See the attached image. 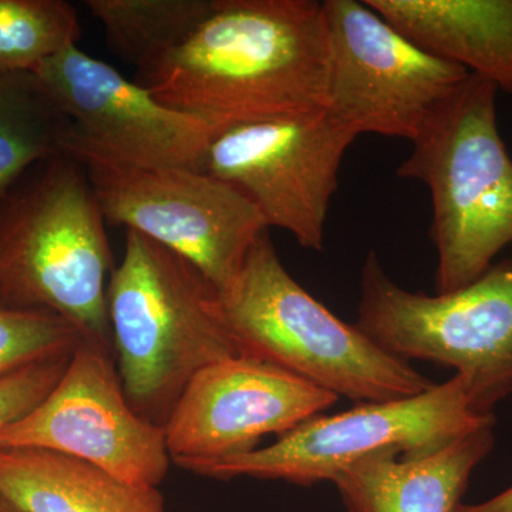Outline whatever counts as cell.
Returning <instances> with one entry per match:
<instances>
[{
    "instance_id": "obj_2",
    "label": "cell",
    "mask_w": 512,
    "mask_h": 512,
    "mask_svg": "<svg viewBox=\"0 0 512 512\" xmlns=\"http://www.w3.org/2000/svg\"><path fill=\"white\" fill-rule=\"evenodd\" d=\"M113 256L86 168L72 156L30 167L0 197V303L55 313L111 348Z\"/></svg>"
},
{
    "instance_id": "obj_16",
    "label": "cell",
    "mask_w": 512,
    "mask_h": 512,
    "mask_svg": "<svg viewBox=\"0 0 512 512\" xmlns=\"http://www.w3.org/2000/svg\"><path fill=\"white\" fill-rule=\"evenodd\" d=\"M0 497L23 512H167L158 488L39 448H0Z\"/></svg>"
},
{
    "instance_id": "obj_5",
    "label": "cell",
    "mask_w": 512,
    "mask_h": 512,
    "mask_svg": "<svg viewBox=\"0 0 512 512\" xmlns=\"http://www.w3.org/2000/svg\"><path fill=\"white\" fill-rule=\"evenodd\" d=\"M493 83L470 74L439 107L397 168L430 191L436 293L464 288L512 244V158Z\"/></svg>"
},
{
    "instance_id": "obj_12",
    "label": "cell",
    "mask_w": 512,
    "mask_h": 512,
    "mask_svg": "<svg viewBox=\"0 0 512 512\" xmlns=\"http://www.w3.org/2000/svg\"><path fill=\"white\" fill-rule=\"evenodd\" d=\"M72 123L67 156L137 168L200 170L215 131L190 114L171 109L143 84L77 45L35 70Z\"/></svg>"
},
{
    "instance_id": "obj_13",
    "label": "cell",
    "mask_w": 512,
    "mask_h": 512,
    "mask_svg": "<svg viewBox=\"0 0 512 512\" xmlns=\"http://www.w3.org/2000/svg\"><path fill=\"white\" fill-rule=\"evenodd\" d=\"M339 397L268 363L235 356L204 367L165 423L171 461L194 473L288 433Z\"/></svg>"
},
{
    "instance_id": "obj_14",
    "label": "cell",
    "mask_w": 512,
    "mask_h": 512,
    "mask_svg": "<svg viewBox=\"0 0 512 512\" xmlns=\"http://www.w3.org/2000/svg\"><path fill=\"white\" fill-rule=\"evenodd\" d=\"M494 427L423 456L386 450L333 478L348 512H457L471 474L491 453Z\"/></svg>"
},
{
    "instance_id": "obj_10",
    "label": "cell",
    "mask_w": 512,
    "mask_h": 512,
    "mask_svg": "<svg viewBox=\"0 0 512 512\" xmlns=\"http://www.w3.org/2000/svg\"><path fill=\"white\" fill-rule=\"evenodd\" d=\"M356 138L325 107L249 121L215 134L200 170L241 191L268 228L322 251L339 170Z\"/></svg>"
},
{
    "instance_id": "obj_22",
    "label": "cell",
    "mask_w": 512,
    "mask_h": 512,
    "mask_svg": "<svg viewBox=\"0 0 512 512\" xmlns=\"http://www.w3.org/2000/svg\"><path fill=\"white\" fill-rule=\"evenodd\" d=\"M457 512H512V487L480 504H461Z\"/></svg>"
},
{
    "instance_id": "obj_17",
    "label": "cell",
    "mask_w": 512,
    "mask_h": 512,
    "mask_svg": "<svg viewBox=\"0 0 512 512\" xmlns=\"http://www.w3.org/2000/svg\"><path fill=\"white\" fill-rule=\"evenodd\" d=\"M72 123L33 72H0V197L33 165L67 156Z\"/></svg>"
},
{
    "instance_id": "obj_6",
    "label": "cell",
    "mask_w": 512,
    "mask_h": 512,
    "mask_svg": "<svg viewBox=\"0 0 512 512\" xmlns=\"http://www.w3.org/2000/svg\"><path fill=\"white\" fill-rule=\"evenodd\" d=\"M356 326L394 357L456 369L478 413L491 416L512 396V259L464 288L430 296L397 285L370 251Z\"/></svg>"
},
{
    "instance_id": "obj_15",
    "label": "cell",
    "mask_w": 512,
    "mask_h": 512,
    "mask_svg": "<svg viewBox=\"0 0 512 512\" xmlns=\"http://www.w3.org/2000/svg\"><path fill=\"white\" fill-rule=\"evenodd\" d=\"M427 52L512 94V0H365Z\"/></svg>"
},
{
    "instance_id": "obj_3",
    "label": "cell",
    "mask_w": 512,
    "mask_h": 512,
    "mask_svg": "<svg viewBox=\"0 0 512 512\" xmlns=\"http://www.w3.org/2000/svg\"><path fill=\"white\" fill-rule=\"evenodd\" d=\"M215 311L239 356L268 363L357 403L390 402L434 383L384 352L296 282L265 231L238 274L215 291Z\"/></svg>"
},
{
    "instance_id": "obj_21",
    "label": "cell",
    "mask_w": 512,
    "mask_h": 512,
    "mask_svg": "<svg viewBox=\"0 0 512 512\" xmlns=\"http://www.w3.org/2000/svg\"><path fill=\"white\" fill-rule=\"evenodd\" d=\"M70 356L37 363L0 380V433L32 412L52 392Z\"/></svg>"
},
{
    "instance_id": "obj_1",
    "label": "cell",
    "mask_w": 512,
    "mask_h": 512,
    "mask_svg": "<svg viewBox=\"0 0 512 512\" xmlns=\"http://www.w3.org/2000/svg\"><path fill=\"white\" fill-rule=\"evenodd\" d=\"M328 25L316 0H214L183 46L141 74L165 106L215 133L323 109Z\"/></svg>"
},
{
    "instance_id": "obj_9",
    "label": "cell",
    "mask_w": 512,
    "mask_h": 512,
    "mask_svg": "<svg viewBox=\"0 0 512 512\" xmlns=\"http://www.w3.org/2000/svg\"><path fill=\"white\" fill-rule=\"evenodd\" d=\"M325 109L357 134L413 141L470 76L416 45L366 2L325 0Z\"/></svg>"
},
{
    "instance_id": "obj_18",
    "label": "cell",
    "mask_w": 512,
    "mask_h": 512,
    "mask_svg": "<svg viewBox=\"0 0 512 512\" xmlns=\"http://www.w3.org/2000/svg\"><path fill=\"white\" fill-rule=\"evenodd\" d=\"M117 55L140 74L183 46L210 15L214 0H86Z\"/></svg>"
},
{
    "instance_id": "obj_23",
    "label": "cell",
    "mask_w": 512,
    "mask_h": 512,
    "mask_svg": "<svg viewBox=\"0 0 512 512\" xmlns=\"http://www.w3.org/2000/svg\"><path fill=\"white\" fill-rule=\"evenodd\" d=\"M0 512H23V511H20L18 507H15V505L10 504L8 500H5V498L0 497Z\"/></svg>"
},
{
    "instance_id": "obj_8",
    "label": "cell",
    "mask_w": 512,
    "mask_h": 512,
    "mask_svg": "<svg viewBox=\"0 0 512 512\" xmlns=\"http://www.w3.org/2000/svg\"><path fill=\"white\" fill-rule=\"evenodd\" d=\"M107 222L126 227L194 265L215 291L238 274L268 231L241 191L195 168H137L83 158Z\"/></svg>"
},
{
    "instance_id": "obj_20",
    "label": "cell",
    "mask_w": 512,
    "mask_h": 512,
    "mask_svg": "<svg viewBox=\"0 0 512 512\" xmlns=\"http://www.w3.org/2000/svg\"><path fill=\"white\" fill-rule=\"evenodd\" d=\"M82 335L55 313L0 303V380L46 360L70 356Z\"/></svg>"
},
{
    "instance_id": "obj_11",
    "label": "cell",
    "mask_w": 512,
    "mask_h": 512,
    "mask_svg": "<svg viewBox=\"0 0 512 512\" xmlns=\"http://www.w3.org/2000/svg\"><path fill=\"white\" fill-rule=\"evenodd\" d=\"M113 355L83 340L52 392L0 433V448L53 451L136 487L158 488L173 463L164 427L130 406Z\"/></svg>"
},
{
    "instance_id": "obj_7",
    "label": "cell",
    "mask_w": 512,
    "mask_h": 512,
    "mask_svg": "<svg viewBox=\"0 0 512 512\" xmlns=\"http://www.w3.org/2000/svg\"><path fill=\"white\" fill-rule=\"evenodd\" d=\"M495 416L478 413L460 376L390 402L359 403L348 412L303 421L271 446L202 466L194 474L217 480H279L311 487L333 481L357 461L396 450L423 456L485 427Z\"/></svg>"
},
{
    "instance_id": "obj_19",
    "label": "cell",
    "mask_w": 512,
    "mask_h": 512,
    "mask_svg": "<svg viewBox=\"0 0 512 512\" xmlns=\"http://www.w3.org/2000/svg\"><path fill=\"white\" fill-rule=\"evenodd\" d=\"M76 9L63 0H0V72H35L77 45Z\"/></svg>"
},
{
    "instance_id": "obj_4",
    "label": "cell",
    "mask_w": 512,
    "mask_h": 512,
    "mask_svg": "<svg viewBox=\"0 0 512 512\" xmlns=\"http://www.w3.org/2000/svg\"><path fill=\"white\" fill-rule=\"evenodd\" d=\"M111 348L128 403L164 427L185 387L212 363L239 356L204 275L156 242L127 231L107 289Z\"/></svg>"
}]
</instances>
